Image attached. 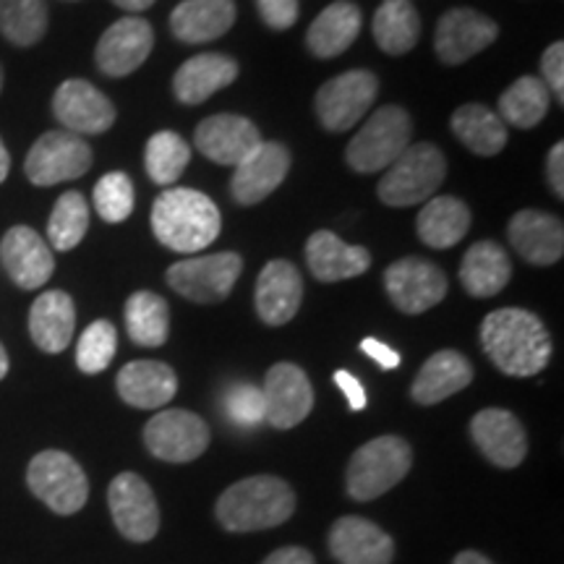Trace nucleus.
<instances>
[{
  "label": "nucleus",
  "mask_w": 564,
  "mask_h": 564,
  "mask_svg": "<svg viewBox=\"0 0 564 564\" xmlns=\"http://www.w3.org/2000/svg\"><path fill=\"white\" fill-rule=\"evenodd\" d=\"M481 345L507 377H533L552 358V337L539 316L525 308H499L481 324Z\"/></svg>",
  "instance_id": "obj_1"
},
{
  "label": "nucleus",
  "mask_w": 564,
  "mask_h": 564,
  "mask_svg": "<svg viewBox=\"0 0 564 564\" xmlns=\"http://www.w3.org/2000/svg\"><path fill=\"white\" fill-rule=\"evenodd\" d=\"M220 230V209L194 188H167L152 204V232L171 251L199 253L217 241Z\"/></svg>",
  "instance_id": "obj_2"
},
{
  "label": "nucleus",
  "mask_w": 564,
  "mask_h": 564,
  "mask_svg": "<svg viewBox=\"0 0 564 564\" xmlns=\"http://www.w3.org/2000/svg\"><path fill=\"white\" fill-rule=\"evenodd\" d=\"M217 520L230 533L278 528L295 512V494L278 476H251L228 486L217 499Z\"/></svg>",
  "instance_id": "obj_3"
},
{
  "label": "nucleus",
  "mask_w": 564,
  "mask_h": 564,
  "mask_svg": "<svg viewBox=\"0 0 564 564\" xmlns=\"http://www.w3.org/2000/svg\"><path fill=\"white\" fill-rule=\"evenodd\" d=\"M411 465V444L394 434L377 436L352 453L345 474V489L356 502H371L403 481Z\"/></svg>",
  "instance_id": "obj_4"
},
{
  "label": "nucleus",
  "mask_w": 564,
  "mask_h": 564,
  "mask_svg": "<svg viewBox=\"0 0 564 564\" xmlns=\"http://www.w3.org/2000/svg\"><path fill=\"white\" fill-rule=\"evenodd\" d=\"M444 178H447V160L440 147L419 141L387 167L377 192L387 207H413L432 199Z\"/></svg>",
  "instance_id": "obj_5"
},
{
  "label": "nucleus",
  "mask_w": 564,
  "mask_h": 564,
  "mask_svg": "<svg viewBox=\"0 0 564 564\" xmlns=\"http://www.w3.org/2000/svg\"><path fill=\"white\" fill-rule=\"evenodd\" d=\"M413 121L398 105H384L366 118L361 131L350 139L345 162L356 173H379L411 147Z\"/></svg>",
  "instance_id": "obj_6"
},
{
  "label": "nucleus",
  "mask_w": 564,
  "mask_h": 564,
  "mask_svg": "<svg viewBox=\"0 0 564 564\" xmlns=\"http://www.w3.org/2000/svg\"><path fill=\"white\" fill-rule=\"evenodd\" d=\"M26 484L42 505L55 514L79 512L89 499V481L79 463L61 449L34 455L26 468Z\"/></svg>",
  "instance_id": "obj_7"
},
{
  "label": "nucleus",
  "mask_w": 564,
  "mask_h": 564,
  "mask_svg": "<svg viewBox=\"0 0 564 564\" xmlns=\"http://www.w3.org/2000/svg\"><path fill=\"white\" fill-rule=\"evenodd\" d=\"M243 272V259L232 251L183 259L167 270V285L186 301L220 303L230 295Z\"/></svg>",
  "instance_id": "obj_8"
},
{
  "label": "nucleus",
  "mask_w": 564,
  "mask_h": 564,
  "mask_svg": "<svg viewBox=\"0 0 564 564\" xmlns=\"http://www.w3.org/2000/svg\"><path fill=\"white\" fill-rule=\"evenodd\" d=\"M377 91L379 82L371 70H345L316 91V118L327 131H348L369 112Z\"/></svg>",
  "instance_id": "obj_9"
},
{
  "label": "nucleus",
  "mask_w": 564,
  "mask_h": 564,
  "mask_svg": "<svg viewBox=\"0 0 564 564\" xmlns=\"http://www.w3.org/2000/svg\"><path fill=\"white\" fill-rule=\"evenodd\" d=\"M91 167V150L82 137L70 131H47L34 141L26 154L24 173L34 186L82 178Z\"/></svg>",
  "instance_id": "obj_10"
},
{
  "label": "nucleus",
  "mask_w": 564,
  "mask_h": 564,
  "mask_svg": "<svg viewBox=\"0 0 564 564\" xmlns=\"http://www.w3.org/2000/svg\"><path fill=\"white\" fill-rule=\"evenodd\" d=\"M144 444L158 460L192 463L209 447V426L183 408L160 411L144 426Z\"/></svg>",
  "instance_id": "obj_11"
},
{
  "label": "nucleus",
  "mask_w": 564,
  "mask_h": 564,
  "mask_svg": "<svg viewBox=\"0 0 564 564\" xmlns=\"http://www.w3.org/2000/svg\"><path fill=\"white\" fill-rule=\"evenodd\" d=\"M384 291L403 314H423L447 295V274L421 257L398 259L387 267Z\"/></svg>",
  "instance_id": "obj_12"
},
{
  "label": "nucleus",
  "mask_w": 564,
  "mask_h": 564,
  "mask_svg": "<svg viewBox=\"0 0 564 564\" xmlns=\"http://www.w3.org/2000/svg\"><path fill=\"white\" fill-rule=\"evenodd\" d=\"M108 507L118 533L133 544H147L160 531V507L152 486L137 474L112 478L108 489Z\"/></svg>",
  "instance_id": "obj_13"
},
{
  "label": "nucleus",
  "mask_w": 564,
  "mask_h": 564,
  "mask_svg": "<svg viewBox=\"0 0 564 564\" xmlns=\"http://www.w3.org/2000/svg\"><path fill=\"white\" fill-rule=\"evenodd\" d=\"M264 421L274 429H293L308 419L314 408V390L301 366L274 364L264 377Z\"/></svg>",
  "instance_id": "obj_14"
},
{
  "label": "nucleus",
  "mask_w": 564,
  "mask_h": 564,
  "mask_svg": "<svg viewBox=\"0 0 564 564\" xmlns=\"http://www.w3.org/2000/svg\"><path fill=\"white\" fill-rule=\"evenodd\" d=\"M499 26L486 13L476 9H453L436 24L434 47L444 66H460L470 61L491 42H497Z\"/></svg>",
  "instance_id": "obj_15"
},
{
  "label": "nucleus",
  "mask_w": 564,
  "mask_h": 564,
  "mask_svg": "<svg viewBox=\"0 0 564 564\" xmlns=\"http://www.w3.org/2000/svg\"><path fill=\"white\" fill-rule=\"evenodd\" d=\"M152 47L154 32L150 21H144L141 17H123L112 26H108V32L97 42V68L105 76L121 79V76L133 74L141 63L150 58Z\"/></svg>",
  "instance_id": "obj_16"
},
{
  "label": "nucleus",
  "mask_w": 564,
  "mask_h": 564,
  "mask_svg": "<svg viewBox=\"0 0 564 564\" xmlns=\"http://www.w3.org/2000/svg\"><path fill=\"white\" fill-rule=\"evenodd\" d=\"M470 440L497 468H518L528 455V436L518 415L505 408H484L470 421Z\"/></svg>",
  "instance_id": "obj_17"
},
{
  "label": "nucleus",
  "mask_w": 564,
  "mask_h": 564,
  "mask_svg": "<svg viewBox=\"0 0 564 564\" xmlns=\"http://www.w3.org/2000/svg\"><path fill=\"white\" fill-rule=\"evenodd\" d=\"M0 264L21 291H37L55 272L51 246L26 225H17L6 232L0 241Z\"/></svg>",
  "instance_id": "obj_18"
},
{
  "label": "nucleus",
  "mask_w": 564,
  "mask_h": 564,
  "mask_svg": "<svg viewBox=\"0 0 564 564\" xmlns=\"http://www.w3.org/2000/svg\"><path fill=\"white\" fill-rule=\"evenodd\" d=\"M53 112L63 129L84 137V133H105L116 123V105L84 79L63 82L53 97Z\"/></svg>",
  "instance_id": "obj_19"
},
{
  "label": "nucleus",
  "mask_w": 564,
  "mask_h": 564,
  "mask_svg": "<svg viewBox=\"0 0 564 564\" xmlns=\"http://www.w3.org/2000/svg\"><path fill=\"white\" fill-rule=\"evenodd\" d=\"M288 171H291V152L278 141H262L241 165H236L230 181L232 199L243 207L259 204L285 181Z\"/></svg>",
  "instance_id": "obj_20"
},
{
  "label": "nucleus",
  "mask_w": 564,
  "mask_h": 564,
  "mask_svg": "<svg viewBox=\"0 0 564 564\" xmlns=\"http://www.w3.org/2000/svg\"><path fill=\"white\" fill-rule=\"evenodd\" d=\"M196 147L204 158L217 162V165H241L249 154L262 144V133L249 118L230 116H209L196 126Z\"/></svg>",
  "instance_id": "obj_21"
},
{
  "label": "nucleus",
  "mask_w": 564,
  "mask_h": 564,
  "mask_svg": "<svg viewBox=\"0 0 564 564\" xmlns=\"http://www.w3.org/2000/svg\"><path fill=\"white\" fill-rule=\"evenodd\" d=\"M329 552L340 564H392L394 544L377 523L345 514L329 528Z\"/></svg>",
  "instance_id": "obj_22"
},
{
  "label": "nucleus",
  "mask_w": 564,
  "mask_h": 564,
  "mask_svg": "<svg viewBox=\"0 0 564 564\" xmlns=\"http://www.w3.org/2000/svg\"><path fill=\"white\" fill-rule=\"evenodd\" d=\"M512 249L525 259L528 264L552 267L564 253V228L562 220L539 209H523L507 225Z\"/></svg>",
  "instance_id": "obj_23"
},
{
  "label": "nucleus",
  "mask_w": 564,
  "mask_h": 564,
  "mask_svg": "<svg viewBox=\"0 0 564 564\" xmlns=\"http://www.w3.org/2000/svg\"><path fill=\"white\" fill-rule=\"evenodd\" d=\"M303 301V280L295 264L285 262V259H274L259 272L257 293H253V303H257L259 319L270 327H282L299 314Z\"/></svg>",
  "instance_id": "obj_24"
},
{
  "label": "nucleus",
  "mask_w": 564,
  "mask_h": 564,
  "mask_svg": "<svg viewBox=\"0 0 564 564\" xmlns=\"http://www.w3.org/2000/svg\"><path fill=\"white\" fill-rule=\"evenodd\" d=\"M116 390L123 403L141 411H158L178 392V377L162 361H131L118 371Z\"/></svg>",
  "instance_id": "obj_25"
},
{
  "label": "nucleus",
  "mask_w": 564,
  "mask_h": 564,
  "mask_svg": "<svg viewBox=\"0 0 564 564\" xmlns=\"http://www.w3.org/2000/svg\"><path fill=\"white\" fill-rule=\"evenodd\" d=\"M306 264L316 280L340 282L369 270L371 253L364 246L345 243L333 230H316L306 243Z\"/></svg>",
  "instance_id": "obj_26"
},
{
  "label": "nucleus",
  "mask_w": 564,
  "mask_h": 564,
  "mask_svg": "<svg viewBox=\"0 0 564 564\" xmlns=\"http://www.w3.org/2000/svg\"><path fill=\"white\" fill-rule=\"evenodd\" d=\"M238 63L223 53H202L188 58L173 76V91L183 105L207 102L215 91L236 82Z\"/></svg>",
  "instance_id": "obj_27"
},
{
  "label": "nucleus",
  "mask_w": 564,
  "mask_h": 564,
  "mask_svg": "<svg viewBox=\"0 0 564 564\" xmlns=\"http://www.w3.org/2000/svg\"><path fill=\"white\" fill-rule=\"evenodd\" d=\"M474 382V366L457 350H440L415 373L411 394L419 405H436Z\"/></svg>",
  "instance_id": "obj_28"
},
{
  "label": "nucleus",
  "mask_w": 564,
  "mask_h": 564,
  "mask_svg": "<svg viewBox=\"0 0 564 564\" xmlns=\"http://www.w3.org/2000/svg\"><path fill=\"white\" fill-rule=\"evenodd\" d=\"M236 24V0H183L171 13V30L186 45L223 37Z\"/></svg>",
  "instance_id": "obj_29"
},
{
  "label": "nucleus",
  "mask_w": 564,
  "mask_h": 564,
  "mask_svg": "<svg viewBox=\"0 0 564 564\" xmlns=\"http://www.w3.org/2000/svg\"><path fill=\"white\" fill-rule=\"evenodd\" d=\"M76 327V308L68 293L47 291L32 303L30 335L42 352H63Z\"/></svg>",
  "instance_id": "obj_30"
},
{
  "label": "nucleus",
  "mask_w": 564,
  "mask_h": 564,
  "mask_svg": "<svg viewBox=\"0 0 564 564\" xmlns=\"http://www.w3.org/2000/svg\"><path fill=\"white\" fill-rule=\"evenodd\" d=\"M361 9L350 0H337V3L327 6L319 17L314 19V24L308 26L306 45L316 58L327 61L337 58V55L348 51L361 34Z\"/></svg>",
  "instance_id": "obj_31"
},
{
  "label": "nucleus",
  "mask_w": 564,
  "mask_h": 564,
  "mask_svg": "<svg viewBox=\"0 0 564 564\" xmlns=\"http://www.w3.org/2000/svg\"><path fill=\"white\" fill-rule=\"evenodd\" d=\"M512 278V262L507 251L494 241H478L465 251L460 264V282L474 299H491L502 293Z\"/></svg>",
  "instance_id": "obj_32"
},
{
  "label": "nucleus",
  "mask_w": 564,
  "mask_h": 564,
  "mask_svg": "<svg viewBox=\"0 0 564 564\" xmlns=\"http://www.w3.org/2000/svg\"><path fill=\"white\" fill-rule=\"evenodd\" d=\"M419 238L429 249H453L470 230V209L457 196H432L415 220Z\"/></svg>",
  "instance_id": "obj_33"
},
{
  "label": "nucleus",
  "mask_w": 564,
  "mask_h": 564,
  "mask_svg": "<svg viewBox=\"0 0 564 564\" xmlns=\"http://www.w3.org/2000/svg\"><path fill=\"white\" fill-rule=\"evenodd\" d=\"M449 126H453V133L460 139V144L468 147L470 152L481 154V158L499 154L507 144V126L502 118L478 102L457 108Z\"/></svg>",
  "instance_id": "obj_34"
},
{
  "label": "nucleus",
  "mask_w": 564,
  "mask_h": 564,
  "mask_svg": "<svg viewBox=\"0 0 564 564\" xmlns=\"http://www.w3.org/2000/svg\"><path fill=\"white\" fill-rule=\"evenodd\" d=\"M371 30L387 55H405L421 37V17L411 0H382L373 13Z\"/></svg>",
  "instance_id": "obj_35"
},
{
  "label": "nucleus",
  "mask_w": 564,
  "mask_h": 564,
  "mask_svg": "<svg viewBox=\"0 0 564 564\" xmlns=\"http://www.w3.org/2000/svg\"><path fill=\"white\" fill-rule=\"evenodd\" d=\"M126 329L141 348H160L171 335V308L162 295L139 291L126 301Z\"/></svg>",
  "instance_id": "obj_36"
},
{
  "label": "nucleus",
  "mask_w": 564,
  "mask_h": 564,
  "mask_svg": "<svg viewBox=\"0 0 564 564\" xmlns=\"http://www.w3.org/2000/svg\"><path fill=\"white\" fill-rule=\"evenodd\" d=\"M552 108V95L539 76H520L499 97V118L514 129H535Z\"/></svg>",
  "instance_id": "obj_37"
},
{
  "label": "nucleus",
  "mask_w": 564,
  "mask_h": 564,
  "mask_svg": "<svg viewBox=\"0 0 564 564\" xmlns=\"http://www.w3.org/2000/svg\"><path fill=\"white\" fill-rule=\"evenodd\" d=\"M47 32L45 0H0V34L19 47H32Z\"/></svg>",
  "instance_id": "obj_38"
},
{
  "label": "nucleus",
  "mask_w": 564,
  "mask_h": 564,
  "mask_svg": "<svg viewBox=\"0 0 564 564\" xmlns=\"http://www.w3.org/2000/svg\"><path fill=\"white\" fill-rule=\"evenodd\" d=\"M188 160H192V147L183 141L181 133L160 131L147 141L144 167L158 186H171L173 181H178Z\"/></svg>",
  "instance_id": "obj_39"
},
{
  "label": "nucleus",
  "mask_w": 564,
  "mask_h": 564,
  "mask_svg": "<svg viewBox=\"0 0 564 564\" xmlns=\"http://www.w3.org/2000/svg\"><path fill=\"white\" fill-rule=\"evenodd\" d=\"M89 228V204L79 192H66L55 202L47 238L55 251H70L84 241Z\"/></svg>",
  "instance_id": "obj_40"
},
{
  "label": "nucleus",
  "mask_w": 564,
  "mask_h": 564,
  "mask_svg": "<svg viewBox=\"0 0 564 564\" xmlns=\"http://www.w3.org/2000/svg\"><path fill=\"white\" fill-rule=\"evenodd\" d=\"M118 350V333L108 319L91 322L76 345V366L84 373H102Z\"/></svg>",
  "instance_id": "obj_41"
},
{
  "label": "nucleus",
  "mask_w": 564,
  "mask_h": 564,
  "mask_svg": "<svg viewBox=\"0 0 564 564\" xmlns=\"http://www.w3.org/2000/svg\"><path fill=\"white\" fill-rule=\"evenodd\" d=\"M95 209L105 223H123L133 212V183L126 173L102 175L95 186Z\"/></svg>",
  "instance_id": "obj_42"
},
{
  "label": "nucleus",
  "mask_w": 564,
  "mask_h": 564,
  "mask_svg": "<svg viewBox=\"0 0 564 564\" xmlns=\"http://www.w3.org/2000/svg\"><path fill=\"white\" fill-rule=\"evenodd\" d=\"M225 415L241 429H253L264 421V394L253 384H232L223 398Z\"/></svg>",
  "instance_id": "obj_43"
},
{
  "label": "nucleus",
  "mask_w": 564,
  "mask_h": 564,
  "mask_svg": "<svg viewBox=\"0 0 564 564\" xmlns=\"http://www.w3.org/2000/svg\"><path fill=\"white\" fill-rule=\"evenodd\" d=\"M541 82L546 84L549 95L556 97V102L564 105V45L554 42L546 47L544 58H541Z\"/></svg>",
  "instance_id": "obj_44"
},
{
  "label": "nucleus",
  "mask_w": 564,
  "mask_h": 564,
  "mask_svg": "<svg viewBox=\"0 0 564 564\" xmlns=\"http://www.w3.org/2000/svg\"><path fill=\"white\" fill-rule=\"evenodd\" d=\"M257 6L270 30H291L299 21V0H257Z\"/></svg>",
  "instance_id": "obj_45"
},
{
  "label": "nucleus",
  "mask_w": 564,
  "mask_h": 564,
  "mask_svg": "<svg viewBox=\"0 0 564 564\" xmlns=\"http://www.w3.org/2000/svg\"><path fill=\"white\" fill-rule=\"evenodd\" d=\"M335 384L340 387L345 398H348L350 411H364L366 403H369V398H366L364 384L358 382V379L352 377L350 371H343V369H340V371H335Z\"/></svg>",
  "instance_id": "obj_46"
},
{
  "label": "nucleus",
  "mask_w": 564,
  "mask_h": 564,
  "mask_svg": "<svg viewBox=\"0 0 564 564\" xmlns=\"http://www.w3.org/2000/svg\"><path fill=\"white\" fill-rule=\"evenodd\" d=\"M546 181H549V188H552L554 196H564V144L562 141H556L552 147V152H549V160H546Z\"/></svg>",
  "instance_id": "obj_47"
},
{
  "label": "nucleus",
  "mask_w": 564,
  "mask_h": 564,
  "mask_svg": "<svg viewBox=\"0 0 564 564\" xmlns=\"http://www.w3.org/2000/svg\"><path fill=\"white\" fill-rule=\"evenodd\" d=\"M361 350L371 358V361H377L387 371L398 369V366H400V352L390 348V345L379 343L377 337H366V340H361Z\"/></svg>",
  "instance_id": "obj_48"
},
{
  "label": "nucleus",
  "mask_w": 564,
  "mask_h": 564,
  "mask_svg": "<svg viewBox=\"0 0 564 564\" xmlns=\"http://www.w3.org/2000/svg\"><path fill=\"white\" fill-rule=\"evenodd\" d=\"M262 564H316L312 552L301 546H282L278 552H272Z\"/></svg>",
  "instance_id": "obj_49"
},
{
  "label": "nucleus",
  "mask_w": 564,
  "mask_h": 564,
  "mask_svg": "<svg viewBox=\"0 0 564 564\" xmlns=\"http://www.w3.org/2000/svg\"><path fill=\"white\" fill-rule=\"evenodd\" d=\"M112 3H116L118 9H123V11H133V13H139V11H147V9H150V6L154 3V0H112Z\"/></svg>",
  "instance_id": "obj_50"
},
{
  "label": "nucleus",
  "mask_w": 564,
  "mask_h": 564,
  "mask_svg": "<svg viewBox=\"0 0 564 564\" xmlns=\"http://www.w3.org/2000/svg\"><path fill=\"white\" fill-rule=\"evenodd\" d=\"M453 564H494L489 556L478 554V552H460L455 556Z\"/></svg>",
  "instance_id": "obj_51"
},
{
  "label": "nucleus",
  "mask_w": 564,
  "mask_h": 564,
  "mask_svg": "<svg viewBox=\"0 0 564 564\" xmlns=\"http://www.w3.org/2000/svg\"><path fill=\"white\" fill-rule=\"evenodd\" d=\"M9 171H11V154H9V150H6L3 139H0V183L6 181Z\"/></svg>",
  "instance_id": "obj_52"
},
{
  "label": "nucleus",
  "mask_w": 564,
  "mask_h": 564,
  "mask_svg": "<svg viewBox=\"0 0 564 564\" xmlns=\"http://www.w3.org/2000/svg\"><path fill=\"white\" fill-rule=\"evenodd\" d=\"M6 373H9V352L0 345V379H3Z\"/></svg>",
  "instance_id": "obj_53"
},
{
  "label": "nucleus",
  "mask_w": 564,
  "mask_h": 564,
  "mask_svg": "<svg viewBox=\"0 0 564 564\" xmlns=\"http://www.w3.org/2000/svg\"><path fill=\"white\" fill-rule=\"evenodd\" d=\"M0 89H3V68H0Z\"/></svg>",
  "instance_id": "obj_54"
}]
</instances>
